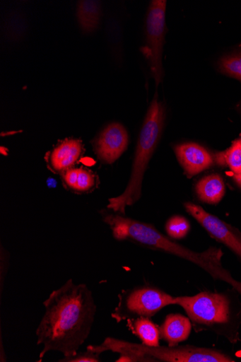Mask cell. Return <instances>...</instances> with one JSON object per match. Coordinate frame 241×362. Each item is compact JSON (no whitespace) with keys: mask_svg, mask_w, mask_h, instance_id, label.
Returning a JSON list of instances; mask_svg holds the SVG:
<instances>
[{"mask_svg":"<svg viewBox=\"0 0 241 362\" xmlns=\"http://www.w3.org/2000/svg\"><path fill=\"white\" fill-rule=\"evenodd\" d=\"M77 16L84 33H90L96 29L100 16V5L98 1H80L78 4Z\"/></svg>","mask_w":241,"mask_h":362,"instance_id":"obj_15","label":"cell"},{"mask_svg":"<svg viewBox=\"0 0 241 362\" xmlns=\"http://www.w3.org/2000/svg\"><path fill=\"white\" fill-rule=\"evenodd\" d=\"M220 66L223 72L241 81V53L225 57Z\"/></svg>","mask_w":241,"mask_h":362,"instance_id":"obj_19","label":"cell"},{"mask_svg":"<svg viewBox=\"0 0 241 362\" xmlns=\"http://www.w3.org/2000/svg\"><path fill=\"white\" fill-rule=\"evenodd\" d=\"M196 191L200 201L214 205L222 200L225 186L220 175H212L201 179L196 186Z\"/></svg>","mask_w":241,"mask_h":362,"instance_id":"obj_14","label":"cell"},{"mask_svg":"<svg viewBox=\"0 0 241 362\" xmlns=\"http://www.w3.org/2000/svg\"><path fill=\"white\" fill-rule=\"evenodd\" d=\"M93 351L101 354L112 351L121 354L117 361L167 362H234L228 356L214 349L192 346H149L145 344L107 338L100 345H90Z\"/></svg>","mask_w":241,"mask_h":362,"instance_id":"obj_4","label":"cell"},{"mask_svg":"<svg viewBox=\"0 0 241 362\" xmlns=\"http://www.w3.org/2000/svg\"><path fill=\"white\" fill-rule=\"evenodd\" d=\"M43 305L45 312L36 331L37 344L42 346L39 361L51 351L75 355L88 339L95 321L97 305L92 291L86 284L69 279Z\"/></svg>","mask_w":241,"mask_h":362,"instance_id":"obj_1","label":"cell"},{"mask_svg":"<svg viewBox=\"0 0 241 362\" xmlns=\"http://www.w3.org/2000/svg\"><path fill=\"white\" fill-rule=\"evenodd\" d=\"M47 185L48 186L51 188H54L56 187L57 185V182L55 180H54L53 178H49L48 180H47Z\"/></svg>","mask_w":241,"mask_h":362,"instance_id":"obj_24","label":"cell"},{"mask_svg":"<svg viewBox=\"0 0 241 362\" xmlns=\"http://www.w3.org/2000/svg\"><path fill=\"white\" fill-rule=\"evenodd\" d=\"M164 120L165 107L156 91L137 142L129 183L121 195L109 199L108 209L124 216L126 209L140 200L144 174L161 138Z\"/></svg>","mask_w":241,"mask_h":362,"instance_id":"obj_3","label":"cell"},{"mask_svg":"<svg viewBox=\"0 0 241 362\" xmlns=\"http://www.w3.org/2000/svg\"><path fill=\"white\" fill-rule=\"evenodd\" d=\"M134 333L142 343L149 346H159V327L149 317H139L134 320L132 324Z\"/></svg>","mask_w":241,"mask_h":362,"instance_id":"obj_16","label":"cell"},{"mask_svg":"<svg viewBox=\"0 0 241 362\" xmlns=\"http://www.w3.org/2000/svg\"><path fill=\"white\" fill-rule=\"evenodd\" d=\"M100 354L87 347L86 351L78 352L71 356H64L59 361L60 362H99L100 361Z\"/></svg>","mask_w":241,"mask_h":362,"instance_id":"obj_20","label":"cell"},{"mask_svg":"<svg viewBox=\"0 0 241 362\" xmlns=\"http://www.w3.org/2000/svg\"><path fill=\"white\" fill-rule=\"evenodd\" d=\"M175 153L189 177L194 176L213 165L211 154L197 144L188 143L177 146Z\"/></svg>","mask_w":241,"mask_h":362,"instance_id":"obj_11","label":"cell"},{"mask_svg":"<svg viewBox=\"0 0 241 362\" xmlns=\"http://www.w3.org/2000/svg\"><path fill=\"white\" fill-rule=\"evenodd\" d=\"M61 175L64 186L76 193H89L98 185V176L89 170L71 168Z\"/></svg>","mask_w":241,"mask_h":362,"instance_id":"obj_13","label":"cell"},{"mask_svg":"<svg viewBox=\"0 0 241 362\" xmlns=\"http://www.w3.org/2000/svg\"><path fill=\"white\" fill-rule=\"evenodd\" d=\"M184 208L206 232L241 259V235L235 229L196 204L188 202L184 204Z\"/></svg>","mask_w":241,"mask_h":362,"instance_id":"obj_8","label":"cell"},{"mask_svg":"<svg viewBox=\"0 0 241 362\" xmlns=\"http://www.w3.org/2000/svg\"><path fill=\"white\" fill-rule=\"evenodd\" d=\"M175 297L152 286H142L123 291L112 314L120 322L139 317H152L164 308L175 305Z\"/></svg>","mask_w":241,"mask_h":362,"instance_id":"obj_6","label":"cell"},{"mask_svg":"<svg viewBox=\"0 0 241 362\" xmlns=\"http://www.w3.org/2000/svg\"><path fill=\"white\" fill-rule=\"evenodd\" d=\"M129 136L125 127L113 123L101 132L93 141V146L98 158L103 163H113L127 150Z\"/></svg>","mask_w":241,"mask_h":362,"instance_id":"obj_9","label":"cell"},{"mask_svg":"<svg viewBox=\"0 0 241 362\" xmlns=\"http://www.w3.org/2000/svg\"><path fill=\"white\" fill-rule=\"evenodd\" d=\"M223 158L234 174L241 173V138L236 140L225 152Z\"/></svg>","mask_w":241,"mask_h":362,"instance_id":"obj_18","label":"cell"},{"mask_svg":"<svg viewBox=\"0 0 241 362\" xmlns=\"http://www.w3.org/2000/svg\"><path fill=\"white\" fill-rule=\"evenodd\" d=\"M192 323L190 319L182 314H170L159 327L160 337L170 346H177L188 339L191 334Z\"/></svg>","mask_w":241,"mask_h":362,"instance_id":"obj_12","label":"cell"},{"mask_svg":"<svg viewBox=\"0 0 241 362\" xmlns=\"http://www.w3.org/2000/svg\"><path fill=\"white\" fill-rule=\"evenodd\" d=\"M101 215L117 240L132 241L192 262L215 280L230 284L241 295V282L235 280L222 266L223 253L221 249L211 247L202 252H197L167 238L150 223L105 211Z\"/></svg>","mask_w":241,"mask_h":362,"instance_id":"obj_2","label":"cell"},{"mask_svg":"<svg viewBox=\"0 0 241 362\" xmlns=\"http://www.w3.org/2000/svg\"><path fill=\"white\" fill-rule=\"evenodd\" d=\"M175 305L184 310L196 332L214 330L228 325L231 320L230 301L224 293L202 291L177 297Z\"/></svg>","mask_w":241,"mask_h":362,"instance_id":"obj_5","label":"cell"},{"mask_svg":"<svg viewBox=\"0 0 241 362\" xmlns=\"http://www.w3.org/2000/svg\"><path fill=\"white\" fill-rule=\"evenodd\" d=\"M234 180L236 182V183L241 187V173L238 174L234 175Z\"/></svg>","mask_w":241,"mask_h":362,"instance_id":"obj_23","label":"cell"},{"mask_svg":"<svg viewBox=\"0 0 241 362\" xmlns=\"http://www.w3.org/2000/svg\"><path fill=\"white\" fill-rule=\"evenodd\" d=\"M165 0H154L151 4L146 19V46L143 52L149 60L156 88L163 81V47L165 35Z\"/></svg>","mask_w":241,"mask_h":362,"instance_id":"obj_7","label":"cell"},{"mask_svg":"<svg viewBox=\"0 0 241 362\" xmlns=\"http://www.w3.org/2000/svg\"><path fill=\"white\" fill-rule=\"evenodd\" d=\"M0 293L4 292V284L9 269V257L7 252L1 246V259H0Z\"/></svg>","mask_w":241,"mask_h":362,"instance_id":"obj_21","label":"cell"},{"mask_svg":"<svg viewBox=\"0 0 241 362\" xmlns=\"http://www.w3.org/2000/svg\"><path fill=\"white\" fill-rule=\"evenodd\" d=\"M84 151L81 141L66 139L46 156L48 168L55 174H61L73 168Z\"/></svg>","mask_w":241,"mask_h":362,"instance_id":"obj_10","label":"cell"},{"mask_svg":"<svg viewBox=\"0 0 241 362\" xmlns=\"http://www.w3.org/2000/svg\"><path fill=\"white\" fill-rule=\"evenodd\" d=\"M190 223L182 216H174L170 218L165 224V232L170 239L182 240L189 233Z\"/></svg>","mask_w":241,"mask_h":362,"instance_id":"obj_17","label":"cell"},{"mask_svg":"<svg viewBox=\"0 0 241 362\" xmlns=\"http://www.w3.org/2000/svg\"><path fill=\"white\" fill-rule=\"evenodd\" d=\"M0 349H1L0 350V361L6 362L7 361V356L6 352L4 353L2 333L0 335Z\"/></svg>","mask_w":241,"mask_h":362,"instance_id":"obj_22","label":"cell"}]
</instances>
